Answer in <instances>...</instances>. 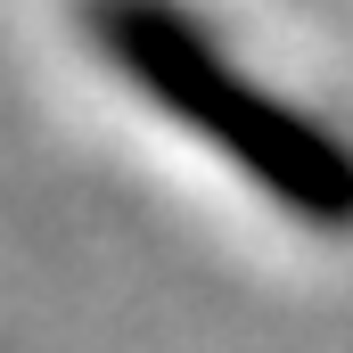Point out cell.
<instances>
[{
  "mask_svg": "<svg viewBox=\"0 0 353 353\" xmlns=\"http://www.w3.org/2000/svg\"><path fill=\"white\" fill-rule=\"evenodd\" d=\"M83 41L165 123L205 140L247 189L312 230H353V140L255 83L181 0H83Z\"/></svg>",
  "mask_w": 353,
  "mask_h": 353,
  "instance_id": "cell-1",
  "label": "cell"
}]
</instances>
